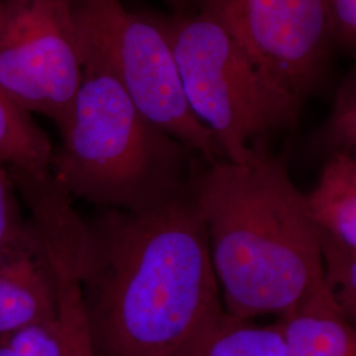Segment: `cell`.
I'll return each instance as SVG.
<instances>
[{
  "label": "cell",
  "instance_id": "277c9868",
  "mask_svg": "<svg viewBox=\"0 0 356 356\" xmlns=\"http://www.w3.org/2000/svg\"><path fill=\"white\" fill-rule=\"evenodd\" d=\"M172 49L185 98L225 160L242 164L250 141L297 123L304 103L276 86L213 16L154 17Z\"/></svg>",
  "mask_w": 356,
  "mask_h": 356
},
{
  "label": "cell",
  "instance_id": "5b68a950",
  "mask_svg": "<svg viewBox=\"0 0 356 356\" xmlns=\"http://www.w3.org/2000/svg\"><path fill=\"white\" fill-rule=\"evenodd\" d=\"M73 1L81 47L102 60L140 114L204 163L225 159L193 114L172 49L152 17L129 13L122 0Z\"/></svg>",
  "mask_w": 356,
  "mask_h": 356
},
{
  "label": "cell",
  "instance_id": "8fae6325",
  "mask_svg": "<svg viewBox=\"0 0 356 356\" xmlns=\"http://www.w3.org/2000/svg\"><path fill=\"white\" fill-rule=\"evenodd\" d=\"M54 148L32 114L0 88V168L15 184L51 179Z\"/></svg>",
  "mask_w": 356,
  "mask_h": 356
},
{
  "label": "cell",
  "instance_id": "3957f363",
  "mask_svg": "<svg viewBox=\"0 0 356 356\" xmlns=\"http://www.w3.org/2000/svg\"><path fill=\"white\" fill-rule=\"evenodd\" d=\"M82 79L51 160L53 182L72 198L132 214L189 191L184 144L147 120L110 69L81 47Z\"/></svg>",
  "mask_w": 356,
  "mask_h": 356
},
{
  "label": "cell",
  "instance_id": "d6986e66",
  "mask_svg": "<svg viewBox=\"0 0 356 356\" xmlns=\"http://www.w3.org/2000/svg\"><path fill=\"white\" fill-rule=\"evenodd\" d=\"M169 1H172V3H175V4H178V6H181V4H184L186 0H169Z\"/></svg>",
  "mask_w": 356,
  "mask_h": 356
},
{
  "label": "cell",
  "instance_id": "7c38bea8",
  "mask_svg": "<svg viewBox=\"0 0 356 356\" xmlns=\"http://www.w3.org/2000/svg\"><path fill=\"white\" fill-rule=\"evenodd\" d=\"M305 200L316 227L356 247L355 154L327 159L317 186Z\"/></svg>",
  "mask_w": 356,
  "mask_h": 356
},
{
  "label": "cell",
  "instance_id": "30bf717a",
  "mask_svg": "<svg viewBox=\"0 0 356 356\" xmlns=\"http://www.w3.org/2000/svg\"><path fill=\"white\" fill-rule=\"evenodd\" d=\"M57 293L61 356H97L81 281V242L70 234L47 242Z\"/></svg>",
  "mask_w": 356,
  "mask_h": 356
},
{
  "label": "cell",
  "instance_id": "52a82bcc",
  "mask_svg": "<svg viewBox=\"0 0 356 356\" xmlns=\"http://www.w3.org/2000/svg\"><path fill=\"white\" fill-rule=\"evenodd\" d=\"M276 86L301 103L319 89L332 40L321 0H198Z\"/></svg>",
  "mask_w": 356,
  "mask_h": 356
},
{
  "label": "cell",
  "instance_id": "ac0fdd59",
  "mask_svg": "<svg viewBox=\"0 0 356 356\" xmlns=\"http://www.w3.org/2000/svg\"><path fill=\"white\" fill-rule=\"evenodd\" d=\"M332 44L355 54L356 0H321Z\"/></svg>",
  "mask_w": 356,
  "mask_h": 356
},
{
  "label": "cell",
  "instance_id": "5bb4252c",
  "mask_svg": "<svg viewBox=\"0 0 356 356\" xmlns=\"http://www.w3.org/2000/svg\"><path fill=\"white\" fill-rule=\"evenodd\" d=\"M310 152L326 160L335 154H355L356 74L353 69L335 92L326 122L312 136Z\"/></svg>",
  "mask_w": 356,
  "mask_h": 356
},
{
  "label": "cell",
  "instance_id": "2e32d148",
  "mask_svg": "<svg viewBox=\"0 0 356 356\" xmlns=\"http://www.w3.org/2000/svg\"><path fill=\"white\" fill-rule=\"evenodd\" d=\"M16 189L11 175L0 168V256L31 245L40 239L36 222L28 223L23 218Z\"/></svg>",
  "mask_w": 356,
  "mask_h": 356
},
{
  "label": "cell",
  "instance_id": "e0dca14e",
  "mask_svg": "<svg viewBox=\"0 0 356 356\" xmlns=\"http://www.w3.org/2000/svg\"><path fill=\"white\" fill-rule=\"evenodd\" d=\"M0 356H61L58 321L42 322L0 337Z\"/></svg>",
  "mask_w": 356,
  "mask_h": 356
},
{
  "label": "cell",
  "instance_id": "6da1fadb",
  "mask_svg": "<svg viewBox=\"0 0 356 356\" xmlns=\"http://www.w3.org/2000/svg\"><path fill=\"white\" fill-rule=\"evenodd\" d=\"M81 281L97 356H177L226 312L189 191L85 225Z\"/></svg>",
  "mask_w": 356,
  "mask_h": 356
},
{
  "label": "cell",
  "instance_id": "9c48e42d",
  "mask_svg": "<svg viewBox=\"0 0 356 356\" xmlns=\"http://www.w3.org/2000/svg\"><path fill=\"white\" fill-rule=\"evenodd\" d=\"M351 322L323 282L275 325L285 356H356V332Z\"/></svg>",
  "mask_w": 356,
  "mask_h": 356
},
{
  "label": "cell",
  "instance_id": "ba28073f",
  "mask_svg": "<svg viewBox=\"0 0 356 356\" xmlns=\"http://www.w3.org/2000/svg\"><path fill=\"white\" fill-rule=\"evenodd\" d=\"M54 319L56 281L40 231L38 242L0 256V337Z\"/></svg>",
  "mask_w": 356,
  "mask_h": 356
},
{
  "label": "cell",
  "instance_id": "4fadbf2b",
  "mask_svg": "<svg viewBox=\"0 0 356 356\" xmlns=\"http://www.w3.org/2000/svg\"><path fill=\"white\" fill-rule=\"evenodd\" d=\"M177 356H285L276 325L259 326L223 313Z\"/></svg>",
  "mask_w": 356,
  "mask_h": 356
},
{
  "label": "cell",
  "instance_id": "7a4b0ae2",
  "mask_svg": "<svg viewBox=\"0 0 356 356\" xmlns=\"http://www.w3.org/2000/svg\"><path fill=\"white\" fill-rule=\"evenodd\" d=\"M189 193L204 220L226 313L282 316L323 284L317 227L286 160L259 139L250 157L193 170Z\"/></svg>",
  "mask_w": 356,
  "mask_h": 356
},
{
  "label": "cell",
  "instance_id": "9a60e30c",
  "mask_svg": "<svg viewBox=\"0 0 356 356\" xmlns=\"http://www.w3.org/2000/svg\"><path fill=\"white\" fill-rule=\"evenodd\" d=\"M323 282L331 298L351 319L356 318V247L317 227Z\"/></svg>",
  "mask_w": 356,
  "mask_h": 356
},
{
  "label": "cell",
  "instance_id": "8992f818",
  "mask_svg": "<svg viewBox=\"0 0 356 356\" xmlns=\"http://www.w3.org/2000/svg\"><path fill=\"white\" fill-rule=\"evenodd\" d=\"M82 79L73 0H0V88L64 129Z\"/></svg>",
  "mask_w": 356,
  "mask_h": 356
}]
</instances>
